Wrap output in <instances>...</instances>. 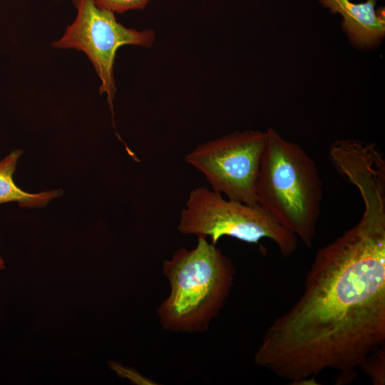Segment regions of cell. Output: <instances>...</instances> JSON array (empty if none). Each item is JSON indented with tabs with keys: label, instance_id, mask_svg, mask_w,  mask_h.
<instances>
[{
	"label": "cell",
	"instance_id": "obj_5",
	"mask_svg": "<svg viewBox=\"0 0 385 385\" xmlns=\"http://www.w3.org/2000/svg\"><path fill=\"white\" fill-rule=\"evenodd\" d=\"M73 3L76 17L52 46L76 49L86 54L100 80L99 94L106 96L114 125L116 86L113 67L117 51L125 45L150 48L155 41V32L125 27L117 21L115 13L99 8L93 0H73Z\"/></svg>",
	"mask_w": 385,
	"mask_h": 385
},
{
	"label": "cell",
	"instance_id": "obj_2",
	"mask_svg": "<svg viewBox=\"0 0 385 385\" xmlns=\"http://www.w3.org/2000/svg\"><path fill=\"white\" fill-rule=\"evenodd\" d=\"M170 292L158 308L166 330L202 332L217 317L232 287V261L203 235L192 249L180 247L163 262Z\"/></svg>",
	"mask_w": 385,
	"mask_h": 385
},
{
	"label": "cell",
	"instance_id": "obj_7",
	"mask_svg": "<svg viewBox=\"0 0 385 385\" xmlns=\"http://www.w3.org/2000/svg\"><path fill=\"white\" fill-rule=\"evenodd\" d=\"M332 14L342 17V26L351 43L360 48L380 43L385 35L384 9L376 10V0L354 3L350 0H319Z\"/></svg>",
	"mask_w": 385,
	"mask_h": 385
},
{
	"label": "cell",
	"instance_id": "obj_11",
	"mask_svg": "<svg viewBox=\"0 0 385 385\" xmlns=\"http://www.w3.org/2000/svg\"><path fill=\"white\" fill-rule=\"evenodd\" d=\"M4 268V260L0 257V270Z\"/></svg>",
	"mask_w": 385,
	"mask_h": 385
},
{
	"label": "cell",
	"instance_id": "obj_9",
	"mask_svg": "<svg viewBox=\"0 0 385 385\" xmlns=\"http://www.w3.org/2000/svg\"><path fill=\"white\" fill-rule=\"evenodd\" d=\"M385 344L371 352L360 367L371 379L375 385L385 384Z\"/></svg>",
	"mask_w": 385,
	"mask_h": 385
},
{
	"label": "cell",
	"instance_id": "obj_6",
	"mask_svg": "<svg viewBox=\"0 0 385 385\" xmlns=\"http://www.w3.org/2000/svg\"><path fill=\"white\" fill-rule=\"evenodd\" d=\"M267 132L235 131L199 144L185 162L201 173L211 189L227 198L256 205V185Z\"/></svg>",
	"mask_w": 385,
	"mask_h": 385
},
{
	"label": "cell",
	"instance_id": "obj_4",
	"mask_svg": "<svg viewBox=\"0 0 385 385\" xmlns=\"http://www.w3.org/2000/svg\"><path fill=\"white\" fill-rule=\"evenodd\" d=\"M178 230L183 235L210 237L213 245L224 236L254 244L268 238L284 257L291 255L297 247L296 235L259 204L225 199L202 186L190 192Z\"/></svg>",
	"mask_w": 385,
	"mask_h": 385
},
{
	"label": "cell",
	"instance_id": "obj_8",
	"mask_svg": "<svg viewBox=\"0 0 385 385\" xmlns=\"http://www.w3.org/2000/svg\"><path fill=\"white\" fill-rule=\"evenodd\" d=\"M21 154V150H15L0 160V204L16 202L24 207H40L61 196L63 192L59 189L30 193L15 184L13 176Z\"/></svg>",
	"mask_w": 385,
	"mask_h": 385
},
{
	"label": "cell",
	"instance_id": "obj_10",
	"mask_svg": "<svg viewBox=\"0 0 385 385\" xmlns=\"http://www.w3.org/2000/svg\"><path fill=\"white\" fill-rule=\"evenodd\" d=\"M99 8L113 13L123 14L132 10L143 9L150 0H93Z\"/></svg>",
	"mask_w": 385,
	"mask_h": 385
},
{
	"label": "cell",
	"instance_id": "obj_1",
	"mask_svg": "<svg viewBox=\"0 0 385 385\" xmlns=\"http://www.w3.org/2000/svg\"><path fill=\"white\" fill-rule=\"evenodd\" d=\"M360 220L317 252L298 301L264 334L255 363L292 384L332 369L353 379L385 344V188L363 185Z\"/></svg>",
	"mask_w": 385,
	"mask_h": 385
},
{
	"label": "cell",
	"instance_id": "obj_3",
	"mask_svg": "<svg viewBox=\"0 0 385 385\" xmlns=\"http://www.w3.org/2000/svg\"><path fill=\"white\" fill-rule=\"evenodd\" d=\"M256 185L257 201L307 247L316 235L323 195L312 158L275 129L267 130Z\"/></svg>",
	"mask_w": 385,
	"mask_h": 385
}]
</instances>
